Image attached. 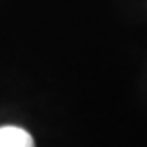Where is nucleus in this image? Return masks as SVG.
I'll return each instance as SVG.
<instances>
[{
	"label": "nucleus",
	"mask_w": 147,
	"mask_h": 147,
	"mask_svg": "<svg viewBox=\"0 0 147 147\" xmlns=\"http://www.w3.org/2000/svg\"><path fill=\"white\" fill-rule=\"evenodd\" d=\"M0 147H34V140L22 128L4 126L0 128Z\"/></svg>",
	"instance_id": "1"
}]
</instances>
